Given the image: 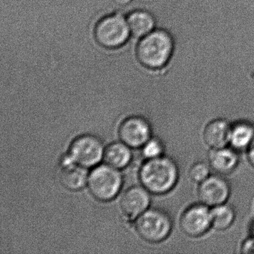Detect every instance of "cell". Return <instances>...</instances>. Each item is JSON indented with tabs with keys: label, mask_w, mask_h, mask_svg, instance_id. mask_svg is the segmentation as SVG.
<instances>
[{
	"label": "cell",
	"mask_w": 254,
	"mask_h": 254,
	"mask_svg": "<svg viewBox=\"0 0 254 254\" xmlns=\"http://www.w3.org/2000/svg\"><path fill=\"white\" fill-rule=\"evenodd\" d=\"M180 169L178 163L169 156L147 159L139 172V180L150 193L165 194L178 185Z\"/></svg>",
	"instance_id": "cell-1"
},
{
	"label": "cell",
	"mask_w": 254,
	"mask_h": 254,
	"mask_svg": "<svg viewBox=\"0 0 254 254\" xmlns=\"http://www.w3.org/2000/svg\"><path fill=\"white\" fill-rule=\"evenodd\" d=\"M174 51V41L169 32L152 31L143 37L137 46L139 62L150 69H160L167 64Z\"/></svg>",
	"instance_id": "cell-2"
},
{
	"label": "cell",
	"mask_w": 254,
	"mask_h": 254,
	"mask_svg": "<svg viewBox=\"0 0 254 254\" xmlns=\"http://www.w3.org/2000/svg\"><path fill=\"white\" fill-rule=\"evenodd\" d=\"M172 217L158 208L148 209L142 212L135 224L136 233L143 240L159 243L166 240L173 230Z\"/></svg>",
	"instance_id": "cell-3"
},
{
	"label": "cell",
	"mask_w": 254,
	"mask_h": 254,
	"mask_svg": "<svg viewBox=\"0 0 254 254\" xmlns=\"http://www.w3.org/2000/svg\"><path fill=\"white\" fill-rule=\"evenodd\" d=\"M123 185V177L118 169L102 165L90 172L87 179L89 191L93 197L102 201L114 198Z\"/></svg>",
	"instance_id": "cell-4"
},
{
	"label": "cell",
	"mask_w": 254,
	"mask_h": 254,
	"mask_svg": "<svg viewBox=\"0 0 254 254\" xmlns=\"http://www.w3.org/2000/svg\"><path fill=\"white\" fill-rule=\"evenodd\" d=\"M179 225L188 237L197 239L206 236L212 230L211 208L200 201L191 203L181 214Z\"/></svg>",
	"instance_id": "cell-5"
},
{
	"label": "cell",
	"mask_w": 254,
	"mask_h": 254,
	"mask_svg": "<svg viewBox=\"0 0 254 254\" xmlns=\"http://www.w3.org/2000/svg\"><path fill=\"white\" fill-rule=\"evenodd\" d=\"M130 34L127 22L122 16H108L96 25L95 36L100 45L106 48H117L127 41Z\"/></svg>",
	"instance_id": "cell-6"
},
{
	"label": "cell",
	"mask_w": 254,
	"mask_h": 254,
	"mask_svg": "<svg viewBox=\"0 0 254 254\" xmlns=\"http://www.w3.org/2000/svg\"><path fill=\"white\" fill-rule=\"evenodd\" d=\"M102 141L93 135H82L74 139L69 148L68 155L77 164L85 168L98 164L104 157Z\"/></svg>",
	"instance_id": "cell-7"
},
{
	"label": "cell",
	"mask_w": 254,
	"mask_h": 254,
	"mask_svg": "<svg viewBox=\"0 0 254 254\" xmlns=\"http://www.w3.org/2000/svg\"><path fill=\"white\" fill-rule=\"evenodd\" d=\"M232 187L226 176L212 174L197 185L198 201L212 208L227 203L231 196Z\"/></svg>",
	"instance_id": "cell-8"
},
{
	"label": "cell",
	"mask_w": 254,
	"mask_h": 254,
	"mask_svg": "<svg viewBox=\"0 0 254 254\" xmlns=\"http://www.w3.org/2000/svg\"><path fill=\"white\" fill-rule=\"evenodd\" d=\"M151 128L145 119L132 116L125 119L119 127L122 142L131 148L143 146L151 139Z\"/></svg>",
	"instance_id": "cell-9"
},
{
	"label": "cell",
	"mask_w": 254,
	"mask_h": 254,
	"mask_svg": "<svg viewBox=\"0 0 254 254\" xmlns=\"http://www.w3.org/2000/svg\"><path fill=\"white\" fill-rule=\"evenodd\" d=\"M149 193L144 187L134 186L127 189L120 201V210L125 218L135 219L148 209L151 202Z\"/></svg>",
	"instance_id": "cell-10"
},
{
	"label": "cell",
	"mask_w": 254,
	"mask_h": 254,
	"mask_svg": "<svg viewBox=\"0 0 254 254\" xmlns=\"http://www.w3.org/2000/svg\"><path fill=\"white\" fill-rule=\"evenodd\" d=\"M241 153L230 146L209 150L207 162L212 172L227 177L239 168Z\"/></svg>",
	"instance_id": "cell-11"
},
{
	"label": "cell",
	"mask_w": 254,
	"mask_h": 254,
	"mask_svg": "<svg viewBox=\"0 0 254 254\" xmlns=\"http://www.w3.org/2000/svg\"><path fill=\"white\" fill-rule=\"evenodd\" d=\"M61 184L69 190H79L87 183L86 168L73 161L68 154L62 158L59 170Z\"/></svg>",
	"instance_id": "cell-12"
},
{
	"label": "cell",
	"mask_w": 254,
	"mask_h": 254,
	"mask_svg": "<svg viewBox=\"0 0 254 254\" xmlns=\"http://www.w3.org/2000/svg\"><path fill=\"white\" fill-rule=\"evenodd\" d=\"M231 123L224 118H215L205 125L202 132L204 145L210 149L228 146Z\"/></svg>",
	"instance_id": "cell-13"
},
{
	"label": "cell",
	"mask_w": 254,
	"mask_h": 254,
	"mask_svg": "<svg viewBox=\"0 0 254 254\" xmlns=\"http://www.w3.org/2000/svg\"><path fill=\"white\" fill-rule=\"evenodd\" d=\"M254 139V123L245 119L231 123L229 146L239 153L245 152Z\"/></svg>",
	"instance_id": "cell-14"
},
{
	"label": "cell",
	"mask_w": 254,
	"mask_h": 254,
	"mask_svg": "<svg viewBox=\"0 0 254 254\" xmlns=\"http://www.w3.org/2000/svg\"><path fill=\"white\" fill-rule=\"evenodd\" d=\"M236 216V208L229 202L211 208L212 230L227 231L233 227Z\"/></svg>",
	"instance_id": "cell-15"
},
{
	"label": "cell",
	"mask_w": 254,
	"mask_h": 254,
	"mask_svg": "<svg viewBox=\"0 0 254 254\" xmlns=\"http://www.w3.org/2000/svg\"><path fill=\"white\" fill-rule=\"evenodd\" d=\"M131 151L124 142H113L104 151L106 164L117 169L126 167L131 160Z\"/></svg>",
	"instance_id": "cell-16"
},
{
	"label": "cell",
	"mask_w": 254,
	"mask_h": 254,
	"mask_svg": "<svg viewBox=\"0 0 254 254\" xmlns=\"http://www.w3.org/2000/svg\"><path fill=\"white\" fill-rule=\"evenodd\" d=\"M130 32L136 38H141L152 32L155 21L150 13L145 11H136L127 17Z\"/></svg>",
	"instance_id": "cell-17"
},
{
	"label": "cell",
	"mask_w": 254,
	"mask_h": 254,
	"mask_svg": "<svg viewBox=\"0 0 254 254\" xmlns=\"http://www.w3.org/2000/svg\"><path fill=\"white\" fill-rule=\"evenodd\" d=\"M212 169L208 162L196 161L190 166L188 176L191 182L198 185L212 175Z\"/></svg>",
	"instance_id": "cell-18"
},
{
	"label": "cell",
	"mask_w": 254,
	"mask_h": 254,
	"mask_svg": "<svg viewBox=\"0 0 254 254\" xmlns=\"http://www.w3.org/2000/svg\"><path fill=\"white\" fill-rule=\"evenodd\" d=\"M143 155L147 159L155 158L165 155V146L161 141L157 139H150L143 145Z\"/></svg>",
	"instance_id": "cell-19"
},
{
	"label": "cell",
	"mask_w": 254,
	"mask_h": 254,
	"mask_svg": "<svg viewBox=\"0 0 254 254\" xmlns=\"http://www.w3.org/2000/svg\"><path fill=\"white\" fill-rule=\"evenodd\" d=\"M239 250L242 254H254V239L248 236L241 243Z\"/></svg>",
	"instance_id": "cell-20"
},
{
	"label": "cell",
	"mask_w": 254,
	"mask_h": 254,
	"mask_svg": "<svg viewBox=\"0 0 254 254\" xmlns=\"http://www.w3.org/2000/svg\"><path fill=\"white\" fill-rule=\"evenodd\" d=\"M245 153L247 161L249 163L250 166L254 169V139Z\"/></svg>",
	"instance_id": "cell-21"
},
{
	"label": "cell",
	"mask_w": 254,
	"mask_h": 254,
	"mask_svg": "<svg viewBox=\"0 0 254 254\" xmlns=\"http://www.w3.org/2000/svg\"><path fill=\"white\" fill-rule=\"evenodd\" d=\"M248 236L253 238L254 239V218L251 220V223L249 224V227H248Z\"/></svg>",
	"instance_id": "cell-22"
},
{
	"label": "cell",
	"mask_w": 254,
	"mask_h": 254,
	"mask_svg": "<svg viewBox=\"0 0 254 254\" xmlns=\"http://www.w3.org/2000/svg\"><path fill=\"white\" fill-rule=\"evenodd\" d=\"M115 3L118 4V5H126V4L128 3L130 0H114Z\"/></svg>",
	"instance_id": "cell-23"
}]
</instances>
